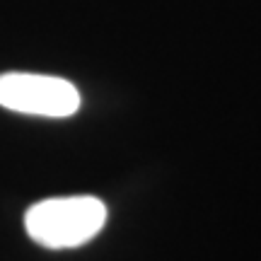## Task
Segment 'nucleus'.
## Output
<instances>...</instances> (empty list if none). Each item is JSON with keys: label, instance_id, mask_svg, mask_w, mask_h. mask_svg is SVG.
<instances>
[{"label": "nucleus", "instance_id": "f03ea898", "mask_svg": "<svg viewBox=\"0 0 261 261\" xmlns=\"http://www.w3.org/2000/svg\"><path fill=\"white\" fill-rule=\"evenodd\" d=\"M0 107L29 116L65 119L80 109V92L73 83L54 75L3 73Z\"/></svg>", "mask_w": 261, "mask_h": 261}, {"label": "nucleus", "instance_id": "f257e3e1", "mask_svg": "<svg viewBox=\"0 0 261 261\" xmlns=\"http://www.w3.org/2000/svg\"><path fill=\"white\" fill-rule=\"evenodd\" d=\"M107 223V205L94 196L39 201L24 215V230L46 249H73L90 242Z\"/></svg>", "mask_w": 261, "mask_h": 261}]
</instances>
